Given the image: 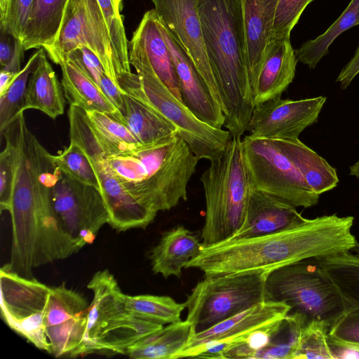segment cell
Segmentation results:
<instances>
[{
	"mask_svg": "<svg viewBox=\"0 0 359 359\" xmlns=\"http://www.w3.org/2000/svg\"><path fill=\"white\" fill-rule=\"evenodd\" d=\"M353 221L352 216L323 215L278 232L203 246L185 269L205 276L270 273L305 259L348 252L358 244Z\"/></svg>",
	"mask_w": 359,
	"mask_h": 359,
	"instance_id": "obj_1",
	"label": "cell"
},
{
	"mask_svg": "<svg viewBox=\"0 0 359 359\" xmlns=\"http://www.w3.org/2000/svg\"><path fill=\"white\" fill-rule=\"evenodd\" d=\"M203 41L222 98L224 126L248 130L255 109L247 66L242 0H198Z\"/></svg>",
	"mask_w": 359,
	"mask_h": 359,
	"instance_id": "obj_2",
	"label": "cell"
},
{
	"mask_svg": "<svg viewBox=\"0 0 359 359\" xmlns=\"http://www.w3.org/2000/svg\"><path fill=\"white\" fill-rule=\"evenodd\" d=\"M290 309L287 304L280 302L259 303L206 330L194 334L175 359L222 358L227 351L244 344L256 331L284 319Z\"/></svg>",
	"mask_w": 359,
	"mask_h": 359,
	"instance_id": "obj_14",
	"label": "cell"
},
{
	"mask_svg": "<svg viewBox=\"0 0 359 359\" xmlns=\"http://www.w3.org/2000/svg\"><path fill=\"white\" fill-rule=\"evenodd\" d=\"M128 49L130 65L140 63L149 67L183 103L172 57L154 9L144 14L133 34Z\"/></svg>",
	"mask_w": 359,
	"mask_h": 359,
	"instance_id": "obj_18",
	"label": "cell"
},
{
	"mask_svg": "<svg viewBox=\"0 0 359 359\" xmlns=\"http://www.w3.org/2000/svg\"><path fill=\"white\" fill-rule=\"evenodd\" d=\"M327 274L343 294L359 307V264L319 258Z\"/></svg>",
	"mask_w": 359,
	"mask_h": 359,
	"instance_id": "obj_38",
	"label": "cell"
},
{
	"mask_svg": "<svg viewBox=\"0 0 359 359\" xmlns=\"http://www.w3.org/2000/svg\"><path fill=\"white\" fill-rule=\"evenodd\" d=\"M80 47H86L95 54L107 76L118 86V79L124 73L115 57L97 0H68L57 39L46 52L60 65Z\"/></svg>",
	"mask_w": 359,
	"mask_h": 359,
	"instance_id": "obj_12",
	"label": "cell"
},
{
	"mask_svg": "<svg viewBox=\"0 0 359 359\" xmlns=\"http://www.w3.org/2000/svg\"><path fill=\"white\" fill-rule=\"evenodd\" d=\"M326 100L318 96L267 101L255 107L248 130L257 137L297 140L304 129L317 122Z\"/></svg>",
	"mask_w": 359,
	"mask_h": 359,
	"instance_id": "obj_17",
	"label": "cell"
},
{
	"mask_svg": "<svg viewBox=\"0 0 359 359\" xmlns=\"http://www.w3.org/2000/svg\"><path fill=\"white\" fill-rule=\"evenodd\" d=\"M194 334L186 320L168 324L134 343L126 355L134 359H175Z\"/></svg>",
	"mask_w": 359,
	"mask_h": 359,
	"instance_id": "obj_27",
	"label": "cell"
},
{
	"mask_svg": "<svg viewBox=\"0 0 359 359\" xmlns=\"http://www.w3.org/2000/svg\"><path fill=\"white\" fill-rule=\"evenodd\" d=\"M43 50L39 48L29 58L8 88L0 95V132L1 134L24 113L30 74Z\"/></svg>",
	"mask_w": 359,
	"mask_h": 359,
	"instance_id": "obj_34",
	"label": "cell"
},
{
	"mask_svg": "<svg viewBox=\"0 0 359 359\" xmlns=\"http://www.w3.org/2000/svg\"><path fill=\"white\" fill-rule=\"evenodd\" d=\"M85 113L88 125L106 155L125 151L140 144L124 124L107 114L97 111Z\"/></svg>",
	"mask_w": 359,
	"mask_h": 359,
	"instance_id": "obj_32",
	"label": "cell"
},
{
	"mask_svg": "<svg viewBox=\"0 0 359 359\" xmlns=\"http://www.w3.org/2000/svg\"><path fill=\"white\" fill-rule=\"evenodd\" d=\"M110 35L113 51L124 74L132 72L125 27L117 0H97Z\"/></svg>",
	"mask_w": 359,
	"mask_h": 359,
	"instance_id": "obj_35",
	"label": "cell"
},
{
	"mask_svg": "<svg viewBox=\"0 0 359 359\" xmlns=\"http://www.w3.org/2000/svg\"><path fill=\"white\" fill-rule=\"evenodd\" d=\"M49 193L60 227L79 249L92 243L101 227L108 224L109 213L100 191L70 177L53 162Z\"/></svg>",
	"mask_w": 359,
	"mask_h": 359,
	"instance_id": "obj_11",
	"label": "cell"
},
{
	"mask_svg": "<svg viewBox=\"0 0 359 359\" xmlns=\"http://www.w3.org/2000/svg\"><path fill=\"white\" fill-rule=\"evenodd\" d=\"M332 346L359 351V308L344 315L329 330Z\"/></svg>",
	"mask_w": 359,
	"mask_h": 359,
	"instance_id": "obj_39",
	"label": "cell"
},
{
	"mask_svg": "<svg viewBox=\"0 0 359 359\" xmlns=\"http://www.w3.org/2000/svg\"><path fill=\"white\" fill-rule=\"evenodd\" d=\"M205 198L203 246L231 238L243 224L250 187L242 139L231 136L226 149L201 177Z\"/></svg>",
	"mask_w": 359,
	"mask_h": 359,
	"instance_id": "obj_4",
	"label": "cell"
},
{
	"mask_svg": "<svg viewBox=\"0 0 359 359\" xmlns=\"http://www.w3.org/2000/svg\"><path fill=\"white\" fill-rule=\"evenodd\" d=\"M60 66L62 74V89L70 105L77 106L86 111H97L107 114L120 122V112L108 100L99 86L72 61L66 59Z\"/></svg>",
	"mask_w": 359,
	"mask_h": 359,
	"instance_id": "obj_26",
	"label": "cell"
},
{
	"mask_svg": "<svg viewBox=\"0 0 359 359\" xmlns=\"http://www.w3.org/2000/svg\"><path fill=\"white\" fill-rule=\"evenodd\" d=\"M314 0H278L273 25V39L290 37L304 11Z\"/></svg>",
	"mask_w": 359,
	"mask_h": 359,
	"instance_id": "obj_40",
	"label": "cell"
},
{
	"mask_svg": "<svg viewBox=\"0 0 359 359\" xmlns=\"http://www.w3.org/2000/svg\"><path fill=\"white\" fill-rule=\"evenodd\" d=\"M170 51L183 103L203 122L222 128L225 116L194 63L160 22Z\"/></svg>",
	"mask_w": 359,
	"mask_h": 359,
	"instance_id": "obj_19",
	"label": "cell"
},
{
	"mask_svg": "<svg viewBox=\"0 0 359 359\" xmlns=\"http://www.w3.org/2000/svg\"><path fill=\"white\" fill-rule=\"evenodd\" d=\"M168 32L190 57L222 109V98L207 55L198 0H151ZM223 111V109H222Z\"/></svg>",
	"mask_w": 359,
	"mask_h": 359,
	"instance_id": "obj_16",
	"label": "cell"
},
{
	"mask_svg": "<svg viewBox=\"0 0 359 359\" xmlns=\"http://www.w3.org/2000/svg\"><path fill=\"white\" fill-rule=\"evenodd\" d=\"M68 0H34L32 11L23 34L25 50L46 51L57 39Z\"/></svg>",
	"mask_w": 359,
	"mask_h": 359,
	"instance_id": "obj_28",
	"label": "cell"
},
{
	"mask_svg": "<svg viewBox=\"0 0 359 359\" xmlns=\"http://www.w3.org/2000/svg\"><path fill=\"white\" fill-rule=\"evenodd\" d=\"M359 74V46L356 49L353 57L344 66L337 76L336 81L340 85L342 90L346 89L355 77Z\"/></svg>",
	"mask_w": 359,
	"mask_h": 359,
	"instance_id": "obj_45",
	"label": "cell"
},
{
	"mask_svg": "<svg viewBox=\"0 0 359 359\" xmlns=\"http://www.w3.org/2000/svg\"><path fill=\"white\" fill-rule=\"evenodd\" d=\"M265 301L290 306L307 322L323 321L329 327L350 311L359 308L346 297L322 267L319 258H308L268 273Z\"/></svg>",
	"mask_w": 359,
	"mask_h": 359,
	"instance_id": "obj_5",
	"label": "cell"
},
{
	"mask_svg": "<svg viewBox=\"0 0 359 359\" xmlns=\"http://www.w3.org/2000/svg\"><path fill=\"white\" fill-rule=\"evenodd\" d=\"M136 71L118 79L119 88L149 107L172 124L177 135L189 146L201 159L210 161L219 156L231 137L229 131L216 128L203 122L147 66L130 65Z\"/></svg>",
	"mask_w": 359,
	"mask_h": 359,
	"instance_id": "obj_6",
	"label": "cell"
},
{
	"mask_svg": "<svg viewBox=\"0 0 359 359\" xmlns=\"http://www.w3.org/2000/svg\"><path fill=\"white\" fill-rule=\"evenodd\" d=\"M268 273L205 276L184 302L194 334L264 302Z\"/></svg>",
	"mask_w": 359,
	"mask_h": 359,
	"instance_id": "obj_8",
	"label": "cell"
},
{
	"mask_svg": "<svg viewBox=\"0 0 359 359\" xmlns=\"http://www.w3.org/2000/svg\"><path fill=\"white\" fill-rule=\"evenodd\" d=\"M52 162L70 177L100 190V185L94 169L83 151L75 142L57 155L50 154Z\"/></svg>",
	"mask_w": 359,
	"mask_h": 359,
	"instance_id": "obj_36",
	"label": "cell"
},
{
	"mask_svg": "<svg viewBox=\"0 0 359 359\" xmlns=\"http://www.w3.org/2000/svg\"><path fill=\"white\" fill-rule=\"evenodd\" d=\"M120 123L124 124L140 144L151 143L177 134L175 128L140 101L123 93Z\"/></svg>",
	"mask_w": 359,
	"mask_h": 359,
	"instance_id": "obj_29",
	"label": "cell"
},
{
	"mask_svg": "<svg viewBox=\"0 0 359 359\" xmlns=\"http://www.w3.org/2000/svg\"><path fill=\"white\" fill-rule=\"evenodd\" d=\"M278 0H242L247 66L253 89L269 43Z\"/></svg>",
	"mask_w": 359,
	"mask_h": 359,
	"instance_id": "obj_22",
	"label": "cell"
},
{
	"mask_svg": "<svg viewBox=\"0 0 359 359\" xmlns=\"http://www.w3.org/2000/svg\"><path fill=\"white\" fill-rule=\"evenodd\" d=\"M0 63L1 68L10 62L15 46V39L6 29L0 27Z\"/></svg>",
	"mask_w": 359,
	"mask_h": 359,
	"instance_id": "obj_46",
	"label": "cell"
},
{
	"mask_svg": "<svg viewBox=\"0 0 359 359\" xmlns=\"http://www.w3.org/2000/svg\"><path fill=\"white\" fill-rule=\"evenodd\" d=\"M6 144L0 154V210L9 211L15 174V150L10 137L4 134Z\"/></svg>",
	"mask_w": 359,
	"mask_h": 359,
	"instance_id": "obj_41",
	"label": "cell"
},
{
	"mask_svg": "<svg viewBox=\"0 0 359 359\" xmlns=\"http://www.w3.org/2000/svg\"><path fill=\"white\" fill-rule=\"evenodd\" d=\"M329 326L323 321L310 320L303 327L294 359L336 358L331 347Z\"/></svg>",
	"mask_w": 359,
	"mask_h": 359,
	"instance_id": "obj_37",
	"label": "cell"
},
{
	"mask_svg": "<svg viewBox=\"0 0 359 359\" xmlns=\"http://www.w3.org/2000/svg\"><path fill=\"white\" fill-rule=\"evenodd\" d=\"M66 59L72 61L99 86L101 77L106 72L100 60L93 52L86 47H80L70 53Z\"/></svg>",
	"mask_w": 359,
	"mask_h": 359,
	"instance_id": "obj_43",
	"label": "cell"
},
{
	"mask_svg": "<svg viewBox=\"0 0 359 359\" xmlns=\"http://www.w3.org/2000/svg\"><path fill=\"white\" fill-rule=\"evenodd\" d=\"M34 0H11L5 22L0 27L6 29L13 37L22 41L29 20Z\"/></svg>",
	"mask_w": 359,
	"mask_h": 359,
	"instance_id": "obj_42",
	"label": "cell"
},
{
	"mask_svg": "<svg viewBox=\"0 0 359 359\" xmlns=\"http://www.w3.org/2000/svg\"><path fill=\"white\" fill-rule=\"evenodd\" d=\"M50 287L34 278L0 269L1 316L14 332L36 348L51 353L44 320Z\"/></svg>",
	"mask_w": 359,
	"mask_h": 359,
	"instance_id": "obj_13",
	"label": "cell"
},
{
	"mask_svg": "<svg viewBox=\"0 0 359 359\" xmlns=\"http://www.w3.org/2000/svg\"><path fill=\"white\" fill-rule=\"evenodd\" d=\"M123 305L127 312L137 318L161 325L181 320L185 304L178 303L168 296L124 294Z\"/></svg>",
	"mask_w": 359,
	"mask_h": 359,
	"instance_id": "obj_31",
	"label": "cell"
},
{
	"mask_svg": "<svg viewBox=\"0 0 359 359\" xmlns=\"http://www.w3.org/2000/svg\"><path fill=\"white\" fill-rule=\"evenodd\" d=\"M25 49L21 41L15 39V46L13 55L6 66L1 68V70L8 72L17 75L21 69V63L23 60Z\"/></svg>",
	"mask_w": 359,
	"mask_h": 359,
	"instance_id": "obj_47",
	"label": "cell"
},
{
	"mask_svg": "<svg viewBox=\"0 0 359 359\" xmlns=\"http://www.w3.org/2000/svg\"><path fill=\"white\" fill-rule=\"evenodd\" d=\"M307 219L294 206L269 194L250 189L243 224L230 239L278 232L297 226Z\"/></svg>",
	"mask_w": 359,
	"mask_h": 359,
	"instance_id": "obj_20",
	"label": "cell"
},
{
	"mask_svg": "<svg viewBox=\"0 0 359 359\" xmlns=\"http://www.w3.org/2000/svg\"><path fill=\"white\" fill-rule=\"evenodd\" d=\"M106 157L126 191L156 213L187 200V186L200 161L176 133Z\"/></svg>",
	"mask_w": 359,
	"mask_h": 359,
	"instance_id": "obj_3",
	"label": "cell"
},
{
	"mask_svg": "<svg viewBox=\"0 0 359 359\" xmlns=\"http://www.w3.org/2000/svg\"><path fill=\"white\" fill-rule=\"evenodd\" d=\"M306 323L301 315L287 313L278 324L269 342L254 358L294 359L302 330Z\"/></svg>",
	"mask_w": 359,
	"mask_h": 359,
	"instance_id": "obj_33",
	"label": "cell"
},
{
	"mask_svg": "<svg viewBox=\"0 0 359 359\" xmlns=\"http://www.w3.org/2000/svg\"><path fill=\"white\" fill-rule=\"evenodd\" d=\"M297 62L290 37L269 43L252 89L255 107L281 97L294 78Z\"/></svg>",
	"mask_w": 359,
	"mask_h": 359,
	"instance_id": "obj_21",
	"label": "cell"
},
{
	"mask_svg": "<svg viewBox=\"0 0 359 359\" xmlns=\"http://www.w3.org/2000/svg\"><path fill=\"white\" fill-rule=\"evenodd\" d=\"M45 52L30 74L24 109H37L55 119L64 114L65 96Z\"/></svg>",
	"mask_w": 359,
	"mask_h": 359,
	"instance_id": "obj_24",
	"label": "cell"
},
{
	"mask_svg": "<svg viewBox=\"0 0 359 359\" xmlns=\"http://www.w3.org/2000/svg\"><path fill=\"white\" fill-rule=\"evenodd\" d=\"M353 168L355 172L357 174L358 176H359V161H358L356 163L353 164Z\"/></svg>",
	"mask_w": 359,
	"mask_h": 359,
	"instance_id": "obj_50",
	"label": "cell"
},
{
	"mask_svg": "<svg viewBox=\"0 0 359 359\" xmlns=\"http://www.w3.org/2000/svg\"><path fill=\"white\" fill-rule=\"evenodd\" d=\"M242 147L251 189L269 194L296 208L317 205L320 195L311 189L273 140L245 135Z\"/></svg>",
	"mask_w": 359,
	"mask_h": 359,
	"instance_id": "obj_10",
	"label": "cell"
},
{
	"mask_svg": "<svg viewBox=\"0 0 359 359\" xmlns=\"http://www.w3.org/2000/svg\"><path fill=\"white\" fill-rule=\"evenodd\" d=\"M87 287L93 292L89 306L83 356L91 353L126 354L128 348L163 325L130 314L124 294L107 269L97 271Z\"/></svg>",
	"mask_w": 359,
	"mask_h": 359,
	"instance_id": "obj_7",
	"label": "cell"
},
{
	"mask_svg": "<svg viewBox=\"0 0 359 359\" xmlns=\"http://www.w3.org/2000/svg\"><path fill=\"white\" fill-rule=\"evenodd\" d=\"M359 25V0H351L337 20L322 34L308 40L294 50L297 61L315 69L320 60L328 54L329 48L341 34Z\"/></svg>",
	"mask_w": 359,
	"mask_h": 359,
	"instance_id": "obj_30",
	"label": "cell"
},
{
	"mask_svg": "<svg viewBox=\"0 0 359 359\" xmlns=\"http://www.w3.org/2000/svg\"><path fill=\"white\" fill-rule=\"evenodd\" d=\"M99 88L108 100L120 112L123 105L124 92L111 79L107 74L101 77ZM121 114V113H120Z\"/></svg>",
	"mask_w": 359,
	"mask_h": 359,
	"instance_id": "obj_44",
	"label": "cell"
},
{
	"mask_svg": "<svg viewBox=\"0 0 359 359\" xmlns=\"http://www.w3.org/2000/svg\"><path fill=\"white\" fill-rule=\"evenodd\" d=\"M203 247L193 232L177 226L165 232L152 249L149 257L152 271L165 278H180L182 269L199 255Z\"/></svg>",
	"mask_w": 359,
	"mask_h": 359,
	"instance_id": "obj_23",
	"label": "cell"
},
{
	"mask_svg": "<svg viewBox=\"0 0 359 359\" xmlns=\"http://www.w3.org/2000/svg\"><path fill=\"white\" fill-rule=\"evenodd\" d=\"M70 141L88 156L97 178L108 213V224L118 231L145 229L157 213L137 203L114 174L106 154L88 123L85 111L70 105L68 111Z\"/></svg>",
	"mask_w": 359,
	"mask_h": 359,
	"instance_id": "obj_9",
	"label": "cell"
},
{
	"mask_svg": "<svg viewBox=\"0 0 359 359\" xmlns=\"http://www.w3.org/2000/svg\"><path fill=\"white\" fill-rule=\"evenodd\" d=\"M122 1L123 0H117V1L118 2L119 5L121 6V3H122ZM122 7V6H121Z\"/></svg>",
	"mask_w": 359,
	"mask_h": 359,
	"instance_id": "obj_51",
	"label": "cell"
},
{
	"mask_svg": "<svg viewBox=\"0 0 359 359\" xmlns=\"http://www.w3.org/2000/svg\"><path fill=\"white\" fill-rule=\"evenodd\" d=\"M11 0H0V24H3L8 15Z\"/></svg>",
	"mask_w": 359,
	"mask_h": 359,
	"instance_id": "obj_49",
	"label": "cell"
},
{
	"mask_svg": "<svg viewBox=\"0 0 359 359\" xmlns=\"http://www.w3.org/2000/svg\"><path fill=\"white\" fill-rule=\"evenodd\" d=\"M329 259L334 262H347L359 264V243L351 251L333 255Z\"/></svg>",
	"mask_w": 359,
	"mask_h": 359,
	"instance_id": "obj_48",
	"label": "cell"
},
{
	"mask_svg": "<svg viewBox=\"0 0 359 359\" xmlns=\"http://www.w3.org/2000/svg\"><path fill=\"white\" fill-rule=\"evenodd\" d=\"M89 306L81 294L65 283L50 287L44 320L50 354L56 358L83 356Z\"/></svg>",
	"mask_w": 359,
	"mask_h": 359,
	"instance_id": "obj_15",
	"label": "cell"
},
{
	"mask_svg": "<svg viewBox=\"0 0 359 359\" xmlns=\"http://www.w3.org/2000/svg\"><path fill=\"white\" fill-rule=\"evenodd\" d=\"M273 140L292 161L316 194L320 196L337 186L339 178L336 169L299 139Z\"/></svg>",
	"mask_w": 359,
	"mask_h": 359,
	"instance_id": "obj_25",
	"label": "cell"
}]
</instances>
